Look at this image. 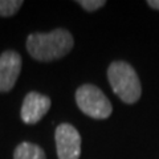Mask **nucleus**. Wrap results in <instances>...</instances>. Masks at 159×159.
I'll use <instances>...</instances> for the list:
<instances>
[{"label": "nucleus", "mask_w": 159, "mask_h": 159, "mask_svg": "<svg viewBox=\"0 0 159 159\" xmlns=\"http://www.w3.org/2000/svg\"><path fill=\"white\" fill-rule=\"evenodd\" d=\"M54 139L58 159H80L81 137L74 126L69 123H61L56 129Z\"/></svg>", "instance_id": "20e7f679"}, {"label": "nucleus", "mask_w": 159, "mask_h": 159, "mask_svg": "<svg viewBox=\"0 0 159 159\" xmlns=\"http://www.w3.org/2000/svg\"><path fill=\"white\" fill-rule=\"evenodd\" d=\"M74 40L66 29H54L49 33H32L27 39V49L37 61L48 62L64 57L73 49Z\"/></svg>", "instance_id": "f257e3e1"}, {"label": "nucleus", "mask_w": 159, "mask_h": 159, "mask_svg": "<svg viewBox=\"0 0 159 159\" xmlns=\"http://www.w3.org/2000/svg\"><path fill=\"white\" fill-rule=\"evenodd\" d=\"M77 3L85 9V11H89V12H93V11H96V9L102 8L106 4V2H103V0H80Z\"/></svg>", "instance_id": "1a4fd4ad"}, {"label": "nucleus", "mask_w": 159, "mask_h": 159, "mask_svg": "<svg viewBox=\"0 0 159 159\" xmlns=\"http://www.w3.org/2000/svg\"><path fill=\"white\" fill-rule=\"evenodd\" d=\"M20 70L21 57L15 51H6L0 56V92L7 93L15 86Z\"/></svg>", "instance_id": "39448f33"}, {"label": "nucleus", "mask_w": 159, "mask_h": 159, "mask_svg": "<svg viewBox=\"0 0 159 159\" xmlns=\"http://www.w3.org/2000/svg\"><path fill=\"white\" fill-rule=\"evenodd\" d=\"M113 92L125 103H135L142 94L141 82L134 68L125 61H114L107 69Z\"/></svg>", "instance_id": "f03ea898"}, {"label": "nucleus", "mask_w": 159, "mask_h": 159, "mask_svg": "<svg viewBox=\"0 0 159 159\" xmlns=\"http://www.w3.org/2000/svg\"><path fill=\"white\" fill-rule=\"evenodd\" d=\"M76 102L80 110L94 119H105L113 111L111 103L102 90L90 84L82 85L77 89Z\"/></svg>", "instance_id": "7ed1b4c3"}, {"label": "nucleus", "mask_w": 159, "mask_h": 159, "mask_svg": "<svg viewBox=\"0 0 159 159\" xmlns=\"http://www.w3.org/2000/svg\"><path fill=\"white\" fill-rule=\"evenodd\" d=\"M13 159H47V157L40 146L29 142H23L15 148Z\"/></svg>", "instance_id": "0eeeda50"}, {"label": "nucleus", "mask_w": 159, "mask_h": 159, "mask_svg": "<svg viewBox=\"0 0 159 159\" xmlns=\"http://www.w3.org/2000/svg\"><path fill=\"white\" fill-rule=\"evenodd\" d=\"M49 107H51V98L48 96H44L37 92H31L24 98L20 116L24 123L33 125L45 116Z\"/></svg>", "instance_id": "423d86ee"}, {"label": "nucleus", "mask_w": 159, "mask_h": 159, "mask_svg": "<svg viewBox=\"0 0 159 159\" xmlns=\"http://www.w3.org/2000/svg\"><path fill=\"white\" fill-rule=\"evenodd\" d=\"M23 6L21 0H0V16H13Z\"/></svg>", "instance_id": "6e6552de"}, {"label": "nucleus", "mask_w": 159, "mask_h": 159, "mask_svg": "<svg viewBox=\"0 0 159 159\" xmlns=\"http://www.w3.org/2000/svg\"><path fill=\"white\" fill-rule=\"evenodd\" d=\"M147 4L154 9H159V0H148Z\"/></svg>", "instance_id": "9d476101"}]
</instances>
